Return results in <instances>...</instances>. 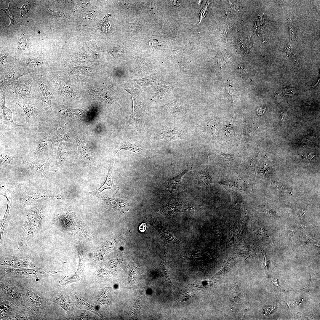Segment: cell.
<instances>
[{
	"mask_svg": "<svg viewBox=\"0 0 320 320\" xmlns=\"http://www.w3.org/2000/svg\"><path fill=\"white\" fill-rule=\"evenodd\" d=\"M0 107L2 122L7 126L11 128L23 127V125L17 124L14 121L12 112L5 104L6 95L5 91L2 90H0Z\"/></svg>",
	"mask_w": 320,
	"mask_h": 320,
	"instance_id": "30bf717a",
	"label": "cell"
},
{
	"mask_svg": "<svg viewBox=\"0 0 320 320\" xmlns=\"http://www.w3.org/2000/svg\"><path fill=\"white\" fill-rule=\"evenodd\" d=\"M262 254L264 255V264H263V265L264 266V267L265 269H267V267H268V260H267V259L266 258V256H265V255H264V254H263V253H262Z\"/></svg>",
	"mask_w": 320,
	"mask_h": 320,
	"instance_id": "bcb514c9",
	"label": "cell"
},
{
	"mask_svg": "<svg viewBox=\"0 0 320 320\" xmlns=\"http://www.w3.org/2000/svg\"><path fill=\"white\" fill-rule=\"evenodd\" d=\"M97 195L99 200L105 207L108 209L112 210L115 209L122 213L129 210V203L126 200L115 199L104 194H99Z\"/></svg>",
	"mask_w": 320,
	"mask_h": 320,
	"instance_id": "ba28073f",
	"label": "cell"
},
{
	"mask_svg": "<svg viewBox=\"0 0 320 320\" xmlns=\"http://www.w3.org/2000/svg\"><path fill=\"white\" fill-rule=\"evenodd\" d=\"M149 46L151 47H155L159 45V43L156 39H152L149 41Z\"/></svg>",
	"mask_w": 320,
	"mask_h": 320,
	"instance_id": "74e56055",
	"label": "cell"
},
{
	"mask_svg": "<svg viewBox=\"0 0 320 320\" xmlns=\"http://www.w3.org/2000/svg\"><path fill=\"white\" fill-rule=\"evenodd\" d=\"M24 38L22 37V38L20 40L19 44L18 49L21 50L22 46H23L22 50H24L26 47V44L25 41V39H23Z\"/></svg>",
	"mask_w": 320,
	"mask_h": 320,
	"instance_id": "8d00e7d4",
	"label": "cell"
},
{
	"mask_svg": "<svg viewBox=\"0 0 320 320\" xmlns=\"http://www.w3.org/2000/svg\"><path fill=\"white\" fill-rule=\"evenodd\" d=\"M286 303L288 305L289 308H291L294 306L296 302L294 300H291L289 301H287Z\"/></svg>",
	"mask_w": 320,
	"mask_h": 320,
	"instance_id": "b9f144b4",
	"label": "cell"
},
{
	"mask_svg": "<svg viewBox=\"0 0 320 320\" xmlns=\"http://www.w3.org/2000/svg\"><path fill=\"white\" fill-rule=\"evenodd\" d=\"M73 296L76 299L75 300L77 302V303L79 304L78 305L80 307L82 308L89 310L94 313H95L98 314V315H99V313L97 312V311L94 308L92 305L88 304L81 297L78 296L77 295H75Z\"/></svg>",
	"mask_w": 320,
	"mask_h": 320,
	"instance_id": "83f0119b",
	"label": "cell"
},
{
	"mask_svg": "<svg viewBox=\"0 0 320 320\" xmlns=\"http://www.w3.org/2000/svg\"><path fill=\"white\" fill-rule=\"evenodd\" d=\"M165 257L166 256H165V257L164 258V260H163V262L162 263L161 266V268L162 269L163 273L164 275L165 278L167 279V281H168V282L169 283V284L173 287H174L175 288H176V287H175L174 285L172 284L170 279V278L169 277V271L166 263L165 260Z\"/></svg>",
	"mask_w": 320,
	"mask_h": 320,
	"instance_id": "f546056e",
	"label": "cell"
},
{
	"mask_svg": "<svg viewBox=\"0 0 320 320\" xmlns=\"http://www.w3.org/2000/svg\"><path fill=\"white\" fill-rule=\"evenodd\" d=\"M37 72L36 71L14 66L10 70L0 73V89L5 91L6 88L21 77L29 73Z\"/></svg>",
	"mask_w": 320,
	"mask_h": 320,
	"instance_id": "277c9868",
	"label": "cell"
},
{
	"mask_svg": "<svg viewBox=\"0 0 320 320\" xmlns=\"http://www.w3.org/2000/svg\"><path fill=\"white\" fill-rule=\"evenodd\" d=\"M147 228V225L145 223H143L141 224L139 227V230L141 232H144L145 231Z\"/></svg>",
	"mask_w": 320,
	"mask_h": 320,
	"instance_id": "60d3db41",
	"label": "cell"
},
{
	"mask_svg": "<svg viewBox=\"0 0 320 320\" xmlns=\"http://www.w3.org/2000/svg\"><path fill=\"white\" fill-rule=\"evenodd\" d=\"M271 281L273 283L274 286H276L277 287H279L280 288L281 287L279 286L278 283V279H276L272 278L271 279Z\"/></svg>",
	"mask_w": 320,
	"mask_h": 320,
	"instance_id": "f6af8a7d",
	"label": "cell"
},
{
	"mask_svg": "<svg viewBox=\"0 0 320 320\" xmlns=\"http://www.w3.org/2000/svg\"><path fill=\"white\" fill-rule=\"evenodd\" d=\"M158 108L161 109L168 110L174 115L180 112L182 109V107L180 104L176 102Z\"/></svg>",
	"mask_w": 320,
	"mask_h": 320,
	"instance_id": "484cf974",
	"label": "cell"
},
{
	"mask_svg": "<svg viewBox=\"0 0 320 320\" xmlns=\"http://www.w3.org/2000/svg\"><path fill=\"white\" fill-rule=\"evenodd\" d=\"M9 55L6 54L0 57V73L9 70L14 67L9 63Z\"/></svg>",
	"mask_w": 320,
	"mask_h": 320,
	"instance_id": "d4e9b609",
	"label": "cell"
},
{
	"mask_svg": "<svg viewBox=\"0 0 320 320\" xmlns=\"http://www.w3.org/2000/svg\"><path fill=\"white\" fill-rule=\"evenodd\" d=\"M74 138L75 140L78 148L82 156L85 159L92 160L93 158V154L84 143L77 136L75 135Z\"/></svg>",
	"mask_w": 320,
	"mask_h": 320,
	"instance_id": "7402d4cb",
	"label": "cell"
},
{
	"mask_svg": "<svg viewBox=\"0 0 320 320\" xmlns=\"http://www.w3.org/2000/svg\"><path fill=\"white\" fill-rule=\"evenodd\" d=\"M31 4L29 1H27L26 3L24 4L21 8H18L21 11L20 17H23L29 11L30 7Z\"/></svg>",
	"mask_w": 320,
	"mask_h": 320,
	"instance_id": "d6a6232c",
	"label": "cell"
},
{
	"mask_svg": "<svg viewBox=\"0 0 320 320\" xmlns=\"http://www.w3.org/2000/svg\"><path fill=\"white\" fill-rule=\"evenodd\" d=\"M15 188V187L7 186H4L0 188L1 195L6 197L8 201L7 209L2 221L4 224H6L10 217L9 211L13 199V190Z\"/></svg>",
	"mask_w": 320,
	"mask_h": 320,
	"instance_id": "44dd1931",
	"label": "cell"
},
{
	"mask_svg": "<svg viewBox=\"0 0 320 320\" xmlns=\"http://www.w3.org/2000/svg\"><path fill=\"white\" fill-rule=\"evenodd\" d=\"M16 158V156L10 155L4 152H1L0 154L1 169H2L5 167L10 164V162L11 161Z\"/></svg>",
	"mask_w": 320,
	"mask_h": 320,
	"instance_id": "4316f807",
	"label": "cell"
},
{
	"mask_svg": "<svg viewBox=\"0 0 320 320\" xmlns=\"http://www.w3.org/2000/svg\"><path fill=\"white\" fill-rule=\"evenodd\" d=\"M315 156L316 155L311 154H305L303 156L302 158L304 160L309 162L310 161L311 159Z\"/></svg>",
	"mask_w": 320,
	"mask_h": 320,
	"instance_id": "f35d334b",
	"label": "cell"
},
{
	"mask_svg": "<svg viewBox=\"0 0 320 320\" xmlns=\"http://www.w3.org/2000/svg\"><path fill=\"white\" fill-rule=\"evenodd\" d=\"M196 179L201 186H206L211 183V178L209 174L205 171L201 170L197 172Z\"/></svg>",
	"mask_w": 320,
	"mask_h": 320,
	"instance_id": "cb8c5ba5",
	"label": "cell"
},
{
	"mask_svg": "<svg viewBox=\"0 0 320 320\" xmlns=\"http://www.w3.org/2000/svg\"><path fill=\"white\" fill-rule=\"evenodd\" d=\"M61 196L58 194L41 191H33L19 199L18 203L21 204L31 203L41 201L60 199Z\"/></svg>",
	"mask_w": 320,
	"mask_h": 320,
	"instance_id": "52a82bcc",
	"label": "cell"
},
{
	"mask_svg": "<svg viewBox=\"0 0 320 320\" xmlns=\"http://www.w3.org/2000/svg\"><path fill=\"white\" fill-rule=\"evenodd\" d=\"M284 91L286 94H290V95L293 94H295V90H294L293 89H286Z\"/></svg>",
	"mask_w": 320,
	"mask_h": 320,
	"instance_id": "ee69618b",
	"label": "cell"
},
{
	"mask_svg": "<svg viewBox=\"0 0 320 320\" xmlns=\"http://www.w3.org/2000/svg\"><path fill=\"white\" fill-rule=\"evenodd\" d=\"M49 14L52 16L63 17L64 14L60 11L54 9L49 10L48 11Z\"/></svg>",
	"mask_w": 320,
	"mask_h": 320,
	"instance_id": "d590c367",
	"label": "cell"
},
{
	"mask_svg": "<svg viewBox=\"0 0 320 320\" xmlns=\"http://www.w3.org/2000/svg\"><path fill=\"white\" fill-rule=\"evenodd\" d=\"M275 309L273 306H270L266 308L264 310V313L266 315L270 314L273 312Z\"/></svg>",
	"mask_w": 320,
	"mask_h": 320,
	"instance_id": "ab89813d",
	"label": "cell"
},
{
	"mask_svg": "<svg viewBox=\"0 0 320 320\" xmlns=\"http://www.w3.org/2000/svg\"><path fill=\"white\" fill-rule=\"evenodd\" d=\"M148 223L153 227L159 233L165 248L166 244L169 243H174L179 245L182 244L181 241L174 236L169 228L163 226L156 218L151 219L148 221Z\"/></svg>",
	"mask_w": 320,
	"mask_h": 320,
	"instance_id": "9c48e42d",
	"label": "cell"
},
{
	"mask_svg": "<svg viewBox=\"0 0 320 320\" xmlns=\"http://www.w3.org/2000/svg\"><path fill=\"white\" fill-rule=\"evenodd\" d=\"M0 9L5 13L10 18L11 21V23L9 26H11L13 25L15 23V21L14 16L12 12L11 9L10 5L9 2V6L7 9Z\"/></svg>",
	"mask_w": 320,
	"mask_h": 320,
	"instance_id": "1f68e13d",
	"label": "cell"
},
{
	"mask_svg": "<svg viewBox=\"0 0 320 320\" xmlns=\"http://www.w3.org/2000/svg\"><path fill=\"white\" fill-rule=\"evenodd\" d=\"M44 62L43 59L41 57H33L27 58L22 60L20 62V67L28 69H33L37 72L42 73L41 67Z\"/></svg>",
	"mask_w": 320,
	"mask_h": 320,
	"instance_id": "d6986e66",
	"label": "cell"
},
{
	"mask_svg": "<svg viewBox=\"0 0 320 320\" xmlns=\"http://www.w3.org/2000/svg\"><path fill=\"white\" fill-rule=\"evenodd\" d=\"M121 150H126L143 156L147 158V155L145 151L135 141L130 140H123L118 143L115 151L114 155Z\"/></svg>",
	"mask_w": 320,
	"mask_h": 320,
	"instance_id": "2e32d148",
	"label": "cell"
},
{
	"mask_svg": "<svg viewBox=\"0 0 320 320\" xmlns=\"http://www.w3.org/2000/svg\"><path fill=\"white\" fill-rule=\"evenodd\" d=\"M51 162L49 157H46L42 159L30 157L27 159L24 163L35 174L47 178L49 176V167Z\"/></svg>",
	"mask_w": 320,
	"mask_h": 320,
	"instance_id": "8992f818",
	"label": "cell"
},
{
	"mask_svg": "<svg viewBox=\"0 0 320 320\" xmlns=\"http://www.w3.org/2000/svg\"><path fill=\"white\" fill-rule=\"evenodd\" d=\"M114 156L111 161L108 167V174L104 183L99 188L90 192L92 194L98 195L103 190L106 189H110L113 193L119 194L120 191L119 188L114 183L112 175V171Z\"/></svg>",
	"mask_w": 320,
	"mask_h": 320,
	"instance_id": "4fadbf2b",
	"label": "cell"
},
{
	"mask_svg": "<svg viewBox=\"0 0 320 320\" xmlns=\"http://www.w3.org/2000/svg\"><path fill=\"white\" fill-rule=\"evenodd\" d=\"M6 97L15 103H33L41 100L40 88L36 81V72L26 74L6 89Z\"/></svg>",
	"mask_w": 320,
	"mask_h": 320,
	"instance_id": "6da1fadb",
	"label": "cell"
},
{
	"mask_svg": "<svg viewBox=\"0 0 320 320\" xmlns=\"http://www.w3.org/2000/svg\"><path fill=\"white\" fill-rule=\"evenodd\" d=\"M58 225L63 230L74 233L81 237L88 234L87 229L82 222L72 213L65 212L59 215L57 219Z\"/></svg>",
	"mask_w": 320,
	"mask_h": 320,
	"instance_id": "3957f363",
	"label": "cell"
},
{
	"mask_svg": "<svg viewBox=\"0 0 320 320\" xmlns=\"http://www.w3.org/2000/svg\"><path fill=\"white\" fill-rule=\"evenodd\" d=\"M230 58V55L227 51L223 52V53L220 54L218 60V63L219 65L222 66L228 62Z\"/></svg>",
	"mask_w": 320,
	"mask_h": 320,
	"instance_id": "4dcf8cb0",
	"label": "cell"
},
{
	"mask_svg": "<svg viewBox=\"0 0 320 320\" xmlns=\"http://www.w3.org/2000/svg\"><path fill=\"white\" fill-rule=\"evenodd\" d=\"M303 299H301L300 300H296V303H297V304H299L303 300Z\"/></svg>",
	"mask_w": 320,
	"mask_h": 320,
	"instance_id": "c3c4849f",
	"label": "cell"
},
{
	"mask_svg": "<svg viewBox=\"0 0 320 320\" xmlns=\"http://www.w3.org/2000/svg\"><path fill=\"white\" fill-rule=\"evenodd\" d=\"M192 294L186 293L182 295L178 299L177 302H182L185 301L190 299L192 296Z\"/></svg>",
	"mask_w": 320,
	"mask_h": 320,
	"instance_id": "836d02e7",
	"label": "cell"
},
{
	"mask_svg": "<svg viewBox=\"0 0 320 320\" xmlns=\"http://www.w3.org/2000/svg\"><path fill=\"white\" fill-rule=\"evenodd\" d=\"M11 271L12 273H15L16 275L20 276L31 277L43 276L56 272L52 271L50 273V271L48 272L47 270L37 268L33 269L12 270Z\"/></svg>",
	"mask_w": 320,
	"mask_h": 320,
	"instance_id": "ffe728a7",
	"label": "cell"
},
{
	"mask_svg": "<svg viewBox=\"0 0 320 320\" xmlns=\"http://www.w3.org/2000/svg\"><path fill=\"white\" fill-rule=\"evenodd\" d=\"M15 103L23 110L25 116L26 125L29 127L39 114L38 108L31 103L17 102Z\"/></svg>",
	"mask_w": 320,
	"mask_h": 320,
	"instance_id": "9a60e30c",
	"label": "cell"
},
{
	"mask_svg": "<svg viewBox=\"0 0 320 320\" xmlns=\"http://www.w3.org/2000/svg\"><path fill=\"white\" fill-rule=\"evenodd\" d=\"M49 135L47 133L41 134L36 138L31 149V153L35 157H38L46 153L49 148Z\"/></svg>",
	"mask_w": 320,
	"mask_h": 320,
	"instance_id": "8fae6325",
	"label": "cell"
},
{
	"mask_svg": "<svg viewBox=\"0 0 320 320\" xmlns=\"http://www.w3.org/2000/svg\"><path fill=\"white\" fill-rule=\"evenodd\" d=\"M44 215L41 207H36L28 213L23 223L17 247L18 252L26 247L28 242L39 230Z\"/></svg>",
	"mask_w": 320,
	"mask_h": 320,
	"instance_id": "7a4b0ae2",
	"label": "cell"
},
{
	"mask_svg": "<svg viewBox=\"0 0 320 320\" xmlns=\"http://www.w3.org/2000/svg\"><path fill=\"white\" fill-rule=\"evenodd\" d=\"M68 139L67 135L64 129L61 127H58L56 130L55 133V141L56 142L67 141Z\"/></svg>",
	"mask_w": 320,
	"mask_h": 320,
	"instance_id": "f1b7e54d",
	"label": "cell"
},
{
	"mask_svg": "<svg viewBox=\"0 0 320 320\" xmlns=\"http://www.w3.org/2000/svg\"><path fill=\"white\" fill-rule=\"evenodd\" d=\"M192 169L190 165H188L185 169L179 175L166 179L167 188L172 194L176 193L182 188V180L183 177L186 173Z\"/></svg>",
	"mask_w": 320,
	"mask_h": 320,
	"instance_id": "e0dca14e",
	"label": "cell"
},
{
	"mask_svg": "<svg viewBox=\"0 0 320 320\" xmlns=\"http://www.w3.org/2000/svg\"><path fill=\"white\" fill-rule=\"evenodd\" d=\"M265 109L264 108H261L257 110V111L259 115H261L263 114Z\"/></svg>",
	"mask_w": 320,
	"mask_h": 320,
	"instance_id": "7dc6e473",
	"label": "cell"
},
{
	"mask_svg": "<svg viewBox=\"0 0 320 320\" xmlns=\"http://www.w3.org/2000/svg\"><path fill=\"white\" fill-rule=\"evenodd\" d=\"M43 73L40 72H36V81L40 91L41 101L46 115V122L50 121L54 116L55 111L51 107V101L54 94L49 91L47 85L42 81Z\"/></svg>",
	"mask_w": 320,
	"mask_h": 320,
	"instance_id": "5b68a950",
	"label": "cell"
},
{
	"mask_svg": "<svg viewBox=\"0 0 320 320\" xmlns=\"http://www.w3.org/2000/svg\"><path fill=\"white\" fill-rule=\"evenodd\" d=\"M0 264L18 268L31 267L33 266L32 263L28 258L19 254L9 257L1 256Z\"/></svg>",
	"mask_w": 320,
	"mask_h": 320,
	"instance_id": "7c38bea8",
	"label": "cell"
},
{
	"mask_svg": "<svg viewBox=\"0 0 320 320\" xmlns=\"http://www.w3.org/2000/svg\"><path fill=\"white\" fill-rule=\"evenodd\" d=\"M208 7V4H207L201 10L199 14L200 18V21L199 22V23L200 22L201 20L205 17L207 12Z\"/></svg>",
	"mask_w": 320,
	"mask_h": 320,
	"instance_id": "e575fe53",
	"label": "cell"
},
{
	"mask_svg": "<svg viewBox=\"0 0 320 320\" xmlns=\"http://www.w3.org/2000/svg\"><path fill=\"white\" fill-rule=\"evenodd\" d=\"M55 301V303L62 307L68 315L73 316L72 305L65 297L60 296L56 298Z\"/></svg>",
	"mask_w": 320,
	"mask_h": 320,
	"instance_id": "603a6c76",
	"label": "cell"
},
{
	"mask_svg": "<svg viewBox=\"0 0 320 320\" xmlns=\"http://www.w3.org/2000/svg\"><path fill=\"white\" fill-rule=\"evenodd\" d=\"M64 100L57 108L58 115L65 120H70L80 119L82 115L83 110L71 108L66 107L63 104Z\"/></svg>",
	"mask_w": 320,
	"mask_h": 320,
	"instance_id": "5bb4252c",
	"label": "cell"
},
{
	"mask_svg": "<svg viewBox=\"0 0 320 320\" xmlns=\"http://www.w3.org/2000/svg\"><path fill=\"white\" fill-rule=\"evenodd\" d=\"M151 8L153 12L155 13L156 10V4L155 1H153L151 4Z\"/></svg>",
	"mask_w": 320,
	"mask_h": 320,
	"instance_id": "7bdbcfd3",
	"label": "cell"
},
{
	"mask_svg": "<svg viewBox=\"0 0 320 320\" xmlns=\"http://www.w3.org/2000/svg\"><path fill=\"white\" fill-rule=\"evenodd\" d=\"M183 132L176 128H166L158 130L157 135L159 138L166 140L183 139L185 137Z\"/></svg>",
	"mask_w": 320,
	"mask_h": 320,
	"instance_id": "ac0fdd59",
	"label": "cell"
}]
</instances>
